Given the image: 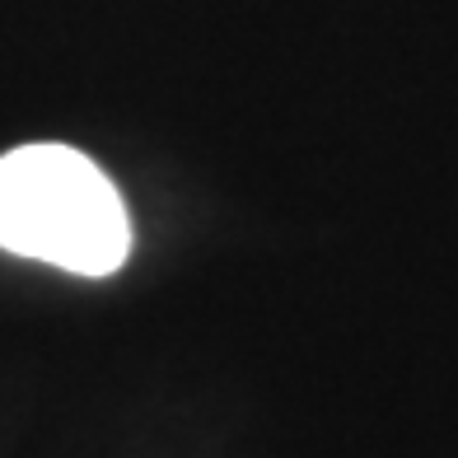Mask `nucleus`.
Here are the masks:
<instances>
[{
    "label": "nucleus",
    "mask_w": 458,
    "mask_h": 458,
    "mask_svg": "<svg viewBox=\"0 0 458 458\" xmlns=\"http://www.w3.org/2000/svg\"><path fill=\"white\" fill-rule=\"evenodd\" d=\"M0 248L98 281L131 258V216L89 155L19 145L0 155Z\"/></svg>",
    "instance_id": "f257e3e1"
}]
</instances>
